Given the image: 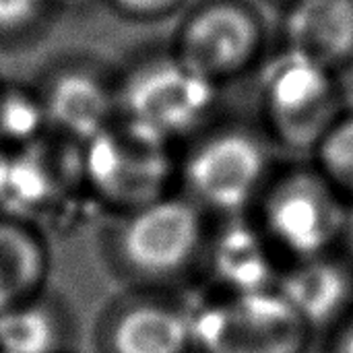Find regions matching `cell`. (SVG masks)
<instances>
[{
    "label": "cell",
    "mask_w": 353,
    "mask_h": 353,
    "mask_svg": "<svg viewBox=\"0 0 353 353\" xmlns=\"http://www.w3.org/2000/svg\"><path fill=\"white\" fill-rule=\"evenodd\" d=\"M283 46L339 72L353 62V0H292Z\"/></svg>",
    "instance_id": "cell-14"
},
{
    "label": "cell",
    "mask_w": 353,
    "mask_h": 353,
    "mask_svg": "<svg viewBox=\"0 0 353 353\" xmlns=\"http://www.w3.org/2000/svg\"><path fill=\"white\" fill-rule=\"evenodd\" d=\"M347 250L352 252L353 256V203L350 205V211H347V221H345V230H343V240H341Z\"/></svg>",
    "instance_id": "cell-22"
},
{
    "label": "cell",
    "mask_w": 353,
    "mask_h": 353,
    "mask_svg": "<svg viewBox=\"0 0 353 353\" xmlns=\"http://www.w3.org/2000/svg\"><path fill=\"white\" fill-rule=\"evenodd\" d=\"M271 178L269 139L246 126H209L178 159L180 192L219 219L252 211Z\"/></svg>",
    "instance_id": "cell-2"
},
{
    "label": "cell",
    "mask_w": 353,
    "mask_h": 353,
    "mask_svg": "<svg viewBox=\"0 0 353 353\" xmlns=\"http://www.w3.org/2000/svg\"><path fill=\"white\" fill-rule=\"evenodd\" d=\"M263 21L244 0H203L180 23L172 52L219 87L259 66Z\"/></svg>",
    "instance_id": "cell-8"
},
{
    "label": "cell",
    "mask_w": 353,
    "mask_h": 353,
    "mask_svg": "<svg viewBox=\"0 0 353 353\" xmlns=\"http://www.w3.org/2000/svg\"><path fill=\"white\" fill-rule=\"evenodd\" d=\"M108 2L116 12L134 21L163 19L184 4V0H108Z\"/></svg>",
    "instance_id": "cell-20"
},
{
    "label": "cell",
    "mask_w": 353,
    "mask_h": 353,
    "mask_svg": "<svg viewBox=\"0 0 353 353\" xmlns=\"http://www.w3.org/2000/svg\"><path fill=\"white\" fill-rule=\"evenodd\" d=\"M101 353H194L190 306L139 296L116 304L99 327Z\"/></svg>",
    "instance_id": "cell-10"
},
{
    "label": "cell",
    "mask_w": 353,
    "mask_h": 353,
    "mask_svg": "<svg viewBox=\"0 0 353 353\" xmlns=\"http://www.w3.org/2000/svg\"><path fill=\"white\" fill-rule=\"evenodd\" d=\"M190 314L194 353H306L312 339L277 290L217 294Z\"/></svg>",
    "instance_id": "cell-6"
},
{
    "label": "cell",
    "mask_w": 353,
    "mask_h": 353,
    "mask_svg": "<svg viewBox=\"0 0 353 353\" xmlns=\"http://www.w3.org/2000/svg\"><path fill=\"white\" fill-rule=\"evenodd\" d=\"M56 0H0V39L14 41L39 29Z\"/></svg>",
    "instance_id": "cell-19"
},
{
    "label": "cell",
    "mask_w": 353,
    "mask_h": 353,
    "mask_svg": "<svg viewBox=\"0 0 353 353\" xmlns=\"http://www.w3.org/2000/svg\"><path fill=\"white\" fill-rule=\"evenodd\" d=\"M68 353H70V352H68Z\"/></svg>",
    "instance_id": "cell-26"
},
{
    "label": "cell",
    "mask_w": 353,
    "mask_h": 353,
    "mask_svg": "<svg viewBox=\"0 0 353 353\" xmlns=\"http://www.w3.org/2000/svg\"><path fill=\"white\" fill-rule=\"evenodd\" d=\"M48 122L35 89L21 85H0V145L8 151L46 139Z\"/></svg>",
    "instance_id": "cell-17"
},
{
    "label": "cell",
    "mask_w": 353,
    "mask_h": 353,
    "mask_svg": "<svg viewBox=\"0 0 353 353\" xmlns=\"http://www.w3.org/2000/svg\"><path fill=\"white\" fill-rule=\"evenodd\" d=\"M68 178H79L77 147L70 163H62L46 139L8 151L0 182V215L33 225L62 203Z\"/></svg>",
    "instance_id": "cell-12"
},
{
    "label": "cell",
    "mask_w": 353,
    "mask_h": 353,
    "mask_svg": "<svg viewBox=\"0 0 353 353\" xmlns=\"http://www.w3.org/2000/svg\"><path fill=\"white\" fill-rule=\"evenodd\" d=\"M70 325L43 294L0 312V353H68Z\"/></svg>",
    "instance_id": "cell-16"
},
{
    "label": "cell",
    "mask_w": 353,
    "mask_h": 353,
    "mask_svg": "<svg viewBox=\"0 0 353 353\" xmlns=\"http://www.w3.org/2000/svg\"><path fill=\"white\" fill-rule=\"evenodd\" d=\"M331 353H353V316L347 319L345 323H341V327L333 339Z\"/></svg>",
    "instance_id": "cell-21"
},
{
    "label": "cell",
    "mask_w": 353,
    "mask_h": 353,
    "mask_svg": "<svg viewBox=\"0 0 353 353\" xmlns=\"http://www.w3.org/2000/svg\"><path fill=\"white\" fill-rule=\"evenodd\" d=\"M219 89L172 50L149 54L116 79L118 124L174 149L209 128Z\"/></svg>",
    "instance_id": "cell-1"
},
{
    "label": "cell",
    "mask_w": 353,
    "mask_h": 353,
    "mask_svg": "<svg viewBox=\"0 0 353 353\" xmlns=\"http://www.w3.org/2000/svg\"><path fill=\"white\" fill-rule=\"evenodd\" d=\"M6 159H8V149H4L0 145V182H2V174H4V168H6Z\"/></svg>",
    "instance_id": "cell-23"
},
{
    "label": "cell",
    "mask_w": 353,
    "mask_h": 353,
    "mask_svg": "<svg viewBox=\"0 0 353 353\" xmlns=\"http://www.w3.org/2000/svg\"><path fill=\"white\" fill-rule=\"evenodd\" d=\"M259 108L269 143L312 153L345 114L337 72L281 46L259 64Z\"/></svg>",
    "instance_id": "cell-3"
},
{
    "label": "cell",
    "mask_w": 353,
    "mask_h": 353,
    "mask_svg": "<svg viewBox=\"0 0 353 353\" xmlns=\"http://www.w3.org/2000/svg\"><path fill=\"white\" fill-rule=\"evenodd\" d=\"M48 265L35 225L0 215V312L43 294Z\"/></svg>",
    "instance_id": "cell-15"
},
{
    "label": "cell",
    "mask_w": 353,
    "mask_h": 353,
    "mask_svg": "<svg viewBox=\"0 0 353 353\" xmlns=\"http://www.w3.org/2000/svg\"><path fill=\"white\" fill-rule=\"evenodd\" d=\"M48 132L64 145L81 147L118 122L116 81L95 66H56L37 87Z\"/></svg>",
    "instance_id": "cell-9"
},
{
    "label": "cell",
    "mask_w": 353,
    "mask_h": 353,
    "mask_svg": "<svg viewBox=\"0 0 353 353\" xmlns=\"http://www.w3.org/2000/svg\"><path fill=\"white\" fill-rule=\"evenodd\" d=\"M254 209L279 259L292 263L329 254L343 240L350 205L314 165L273 174Z\"/></svg>",
    "instance_id": "cell-5"
},
{
    "label": "cell",
    "mask_w": 353,
    "mask_h": 353,
    "mask_svg": "<svg viewBox=\"0 0 353 353\" xmlns=\"http://www.w3.org/2000/svg\"><path fill=\"white\" fill-rule=\"evenodd\" d=\"M79 178L97 203L126 213L174 192L178 159L174 149L114 124L77 147Z\"/></svg>",
    "instance_id": "cell-7"
},
{
    "label": "cell",
    "mask_w": 353,
    "mask_h": 353,
    "mask_svg": "<svg viewBox=\"0 0 353 353\" xmlns=\"http://www.w3.org/2000/svg\"><path fill=\"white\" fill-rule=\"evenodd\" d=\"M56 2H60V0H56ZM62 2H68V4H81V2H85V0H62Z\"/></svg>",
    "instance_id": "cell-24"
},
{
    "label": "cell",
    "mask_w": 353,
    "mask_h": 353,
    "mask_svg": "<svg viewBox=\"0 0 353 353\" xmlns=\"http://www.w3.org/2000/svg\"><path fill=\"white\" fill-rule=\"evenodd\" d=\"M290 2H292V0H290Z\"/></svg>",
    "instance_id": "cell-25"
},
{
    "label": "cell",
    "mask_w": 353,
    "mask_h": 353,
    "mask_svg": "<svg viewBox=\"0 0 353 353\" xmlns=\"http://www.w3.org/2000/svg\"><path fill=\"white\" fill-rule=\"evenodd\" d=\"M219 294L275 290L283 263L254 219L244 215L221 219L207 236L203 259Z\"/></svg>",
    "instance_id": "cell-11"
},
{
    "label": "cell",
    "mask_w": 353,
    "mask_h": 353,
    "mask_svg": "<svg viewBox=\"0 0 353 353\" xmlns=\"http://www.w3.org/2000/svg\"><path fill=\"white\" fill-rule=\"evenodd\" d=\"M207 215L182 192L120 213L112 232L116 265L143 283H165L203 259Z\"/></svg>",
    "instance_id": "cell-4"
},
{
    "label": "cell",
    "mask_w": 353,
    "mask_h": 353,
    "mask_svg": "<svg viewBox=\"0 0 353 353\" xmlns=\"http://www.w3.org/2000/svg\"><path fill=\"white\" fill-rule=\"evenodd\" d=\"M275 290L314 331L343 323L353 302V275L345 263L323 254L285 263Z\"/></svg>",
    "instance_id": "cell-13"
},
{
    "label": "cell",
    "mask_w": 353,
    "mask_h": 353,
    "mask_svg": "<svg viewBox=\"0 0 353 353\" xmlns=\"http://www.w3.org/2000/svg\"><path fill=\"white\" fill-rule=\"evenodd\" d=\"M314 165L353 203V112H345L312 151Z\"/></svg>",
    "instance_id": "cell-18"
}]
</instances>
